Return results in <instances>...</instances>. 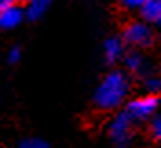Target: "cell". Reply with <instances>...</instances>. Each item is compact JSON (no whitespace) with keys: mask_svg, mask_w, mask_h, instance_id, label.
<instances>
[{"mask_svg":"<svg viewBox=\"0 0 161 148\" xmlns=\"http://www.w3.org/2000/svg\"><path fill=\"white\" fill-rule=\"evenodd\" d=\"M20 57H22V51H20L19 46H13V48L8 51V60H9L11 64H15V62H19Z\"/></svg>","mask_w":161,"mask_h":148,"instance_id":"5bb4252c","label":"cell"},{"mask_svg":"<svg viewBox=\"0 0 161 148\" xmlns=\"http://www.w3.org/2000/svg\"><path fill=\"white\" fill-rule=\"evenodd\" d=\"M136 126L137 123L125 110L114 113V117L108 121L106 126V134L114 148H130L136 137Z\"/></svg>","mask_w":161,"mask_h":148,"instance_id":"7a4b0ae2","label":"cell"},{"mask_svg":"<svg viewBox=\"0 0 161 148\" xmlns=\"http://www.w3.org/2000/svg\"><path fill=\"white\" fill-rule=\"evenodd\" d=\"M123 62H125L126 71L132 73V75H137V77H145V75H148V73L154 71V66H152V62L148 60V57L143 55L139 49L126 51Z\"/></svg>","mask_w":161,"mask_h":148,"instance_id":"5b68a950","label":"cell"},{"mask_svg":"<svg viewBox=\"0 0 161 148\" xmlns=\"http://www.w3.org/2000/svg\"><path fill=\"white\" fill-rule=\"evenodd\" d=\"M148 135H150L154 145L161 146V112H158V113L148 121Z\"/></svg>","mask_w":161,"mask_h":148,"instance_id":"8fae6325","label":"cell"},{"mask_svg":"<svg viewBox=\"0 0 161 148\" xmlns=\"http://www.w3.org/2000/svg\"><path fill=\"white\" fill-rule=\"evenodd\" d=\"M126 55V42L123 37H110V39L104 40L103 44V57L106 62L115 64L119 60L125 59Z\"/></svg>","mask_w":161,"mask_h":148,"instance_id":"8992f818","label":"cell"},{"mask_svg":"<svg viewBox=\"0 0 161 148\" xmlns=\"http://www.w3.org/2000/svg\"><path fill=\"white\" fill-rule=\"evenodd\" d=\"M125 112L130 115L137 124L141 123H148L159 110V95H150V93H143L137 97L130 99L125 104Z\"/></svg>","mask_w":161,"mask_h":148,"instance_id":"3957f363","label":"cell"},{"mask_svg":"<svg viewBox=\"0 0 161 148\" xmlns=\"http://www.w3.org/2000/svg\"><path fill=\"white\" fill-rule=\"evenodd\" d=\"M141 86L145 90V93L150 95H159L161 93V75L158 71H152L148 75L141 77Z\"/></svg>","mask_w":161,"mask_h":148,"instance_id":"30bf717a","label":"cell"},{"mask_svg":"<svg viewBox=\"0 0 161 148\" xmlns=\"http://www.w3.org/2000/svg\"><path fill=\"white\" fill-rule=\"evenodd\" d=\"M121 2H123V6L128 8V9H141L148 0H121Z\"/></svg>","mask_w":161,"mask_h":148,"instance_id":"4fadbf2b","label":"cell"},{"mask_svg":"<svg viewBox=\"0 0 161 148\" xmlns=\"http://www.w3.org/2000/svg\"><path fill=\"white\" fill-rule=\"evenodd\" d=\"M123 39L126 46L134 49H145L154 42V31L147 20H132L123 30Z\"/></svg>","mask_w":161,"mask_h":148,"instance_id":"277c9868","label":"cell"},{"mask_svg":"<svg viewBox=\"0 0 161 148\" xmlns=\"http://www.w3.org/2000/svg\"><path fill=\"white\" fill-rule=\"evenodd\" d=\"M19 148H48V143L40 137H24L20 139Z\"/></svg>","mask_w":161,"mask_h":148,"instance_id":"7c38bea8","label":"cell"},{"mask_svg":"<svg viewBox=\"0 0 161 148\" xmlns=\"http://www.w3.org/2000/svg\"><path fill=\"white\" fill-rule=\"evenodd\" d=\"M130 77L123 69H112L99 80L93 91V104L101 112H114L126 104L130 95Z\"/></svg>","mask_w":161,"mask_h":148,"instance_id":"6da1fadb","label":"cell"},{"mask_svg":"<svg viewBox=\"0 0 161 148\" xmlns=\"http://www.w3.org/2000/svg\"><path fill=\"white\" fill-rule=\"evenodd\" d=\"M51 0H28L26 2V17L30 20H39L50 9Z\"/></svg>","mask_w":161,"mask_h":148,"instance_id":"9c48e42d","label":"cell"},{"mask_svg":"<svg viewBox=\"0 0 161 148\" xmlns=\"http://www.w3.org/2000/svg\"><path fill=\"white\" fill-rule=\"evenodd\" d=\"M24 9L20 6H6L0 8V26L2 30H15L24 20Z\"/></svg>","mask_w":161,"mask_h":148,"instance_id":"52a82bcc","label":"cell"},{"mask_svg":"<svg viewBox=\"0 0 161 148\" xmlns=\"http://www.w3.org/2000/svg\"><path fill=\"white\" fill-rule=\"evenodd\" d=\"M28 0H0V8H6V6H20V4H26Z\"/></svg>","mask_w":161,"mask_h":148,"instance_id":"9a60e30c","label":"cell"},{"mask_svg":"<svg viewBox=\"0 0 161 148\" xmlns=\"http://www.w3.org/2000/svg\"><path fill=\"white\" fill-rule=\"evenodd\" d=\"M141 17L150 26H161V0H148L141 8Z\"/></svg>","mask_w":161,"mask_h":148,"instance_id":"ba28073f","label":"cell"}]
</instances>
